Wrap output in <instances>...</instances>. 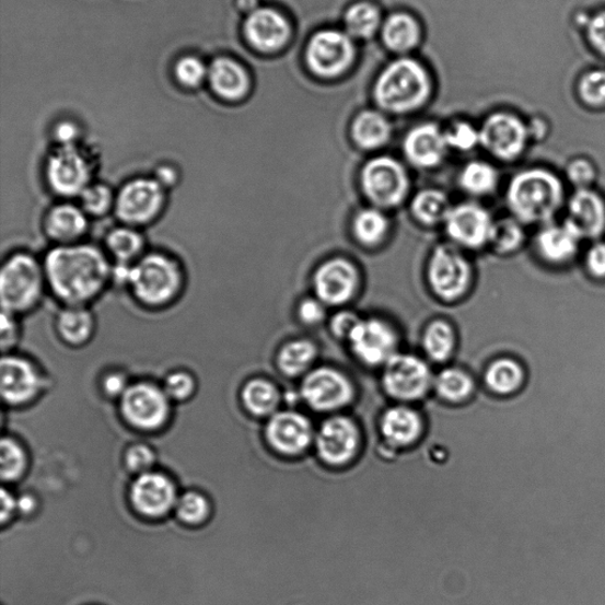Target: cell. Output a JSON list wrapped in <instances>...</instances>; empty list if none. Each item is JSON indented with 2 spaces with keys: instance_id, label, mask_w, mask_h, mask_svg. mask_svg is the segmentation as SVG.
Here are the masks:
<instances>
[{
  "instance_id": "6da1fadb",
  "label": "cell",
  "mask_w": 605,
  "mask_h": 605,
  "mask_svg": "<svg viewBox=\"0 0 605 605\" xmlns=\"http://www.w3.org/2000/svg\"><path fill=\"white\" fill-rule=\"evenodd\" d=\"M43 264L48 291L63 306H90L113 284V261L93 244L54 246Z\"/></svg>"
},
{
  "instance_id": "7a4b0ae2",
  "label": "cell",
  "mask_w": 605,
  "mask_h": 605,
  "mask_svg": "<svg viewBox=\"0 0 605 605\" xmlns=\"http://www.w3.org/2000/svg\"><path fill=\"white\" fill-rule=\"evenodd\" d=\"M434 93L432 72L420 58L395 56L379 72L373 103L383 113L405 116L430 106Z\"/></svg>"
},
{
  "instance_id": "3957f363",
  "label": "cell",
  "mask_w": 605,
  "mask_h": 605,
  "mask_svg": "<svg viewBox=\"0 0 605 605\" xmlns=\"http://www.w3.org/2000/svg\"><path fill=\"white\" fill-rule=\"evenodd\" d=\"M186 286L181 260L165 253H147L131 265L128 289L146 309L161 310L178 302Z\"/></svg>"
},
{
  "instance_id": "277c9868",
  "label": "cell",
  "mask_w": 605,
  "mask_h": 605,
  "mask_svg": "<svg viewBox=\"0 0 605 605\" xmlns=\"http://www.w3.org/2000/svg\"><path fill=\"white\" fill-rule=\"evenodd\" d=\"M565 187L552 172L534 168L516 174L508 190L513 214L525 224L548 223L562 206Z\"/></svg>"
},
{
  "instance_id": "5b68a950",
  "label": "cell",
  "mask_w": 605,
  "mask_h": 605,
  "mask_svg": "<svg viewBox=\"0 0 605 605\" xmlns=\"http://www.w3.org/2000/svg\"><path fill=\"white\" fill-rule=\"evenodd\" d=\"M48 291L43 259L25 251L10 255L0 272L3 312L22 317L34 312Z\"/></svg>"
},
{
  "instance_id": "8992f818",
  "label": "cell",
  "mask_w": 605,
  "mask_h": 605,
  "mask_svg": "<svg viewBox=\"0 0 605 605\" xmlns=\"http://www.w3.org/2000/svg\"><path fill=\"white\" fill-rule=\"evenodd\" d=\"M97 156L82 142L56 146L44 165V178L51 194L61 200H75L95 182Z\"/></svg>"
},
{
  "instance_id": "52a82bcc",
  "label": "cell",
  "mask_w": 605,
  "mask_h": 605,
  "mask_svg": "<svg viewBox=\"0 0 605 605\" xmlns=\"http://www.w3.org/2000/svg\"><path fill=\"white\" fill-rule=\"evenodd\" d=\"M360 46L342 27H324L310 36L304 50V63L319 80L334 82L345 79L356 68Z\"/></svg>"
},
{
  "instance_id": "ba28073f",
  "label": "cell",
  "mask_w": 605,
  "mask_h": 605,
  "mask_svg": "<svg viewBox=\"0 0 605 605\" xmlns=\"http://www.w3.org/2000/svg\"><path fill=\"white\" fill-rule=\"evenodd\" d=\"M167 191L153 176H138L116 190L114 214L121 225L142 230L154 224L165 212Z\"/></svg>"
},
{
  "instance_id": "9c48e42d",
  "label": "cell",
  "mask_w": 605,
  "mask_h": 605,
  "mask_svg": "<svg viewBox=\"0 0 605 605\" xmlns=\"http://www.w3.org/2000/svg\"><path fill=\"white\" fill-rule=\"evenodd\" d=\"M243 35L251 49L263 56H272L289 47L294 26L282 9L264 5L247 14Z\"/></svg>"
},
{
  "instance_id": "30bf717a",
  "label": "cell",
  "mask_w": 605,
  "mask_h": 605,
  "mask_svg": "<svg viewBox=\"0 0 605 605\" xmlns=\"http://www.w3.org/2000/svg\"><path fill=\"white\" fill-rule=\"evenodd\" d=\"M480 130V143L496 158L512 161L526 149L530 130L519 116L496 112L486 117Z\"/></svg>"
},
{
  "instance_id": "8fae6325",
  "label": "cell",
  "mask_w": 605,
  "mask_h": 605,
  "mask_svg": "<svg viewBox=\"0 0 605 605\" xmlns=\"http://www.w3.org/2000/svg\"><path fill=\"white\" fill-rule=\"evenodd\" d=\"M362 185L369 199L388 208L404 200L408 179L398 162L382 156L368 162L362 173Z\"/></svg>"
},
{
  "instance_id": "7c38bea8",
  "label": "cell",
  "mask_w": 605,
  "mask_h": 605,
  "mask_svg": "<svg viewBox=\"0 0 605 605\" xmlns=\"http://www.w3.org/2000/svg\"><path fill=\"white\" fill-rule=\"evenodd\" d=\"M123 410L132 426L140 430L153 431L168 418V397L151 383H137L125 393Z\"/></svg>"
},
{
  "instance_id": "4fadbf2b",
  "label": "cell",
  "mask_w": 605,
  "mask_h": 605,
  "mask_svg": "<svg viewBox=\"0 0 605 605\" xmlns=\"http://www.w3.org/2000/svg\"><path fill=\"white\" fill-rule=\"evenodd\" d=\"M91 228V218L73 200H61L47 211L43 231L55 246L83 243Z\"/></svg>"
},
{
  "instance_id": "5bb4252c",
  "label": "cell",
  "mask_w": 605,
  "mask_h": 605,
  "mask_svg": "<svg viewBox=\"0 0 605 605\" xmlns=\"http://www.w3.org/2000/svg\"><path fill=\"white\" fill-rule=\"evenodd\" d=\"M431 374L419 359L408 356H394L386 365L383 382L387 392L402 400H416L430 386Z\"/></svg>"
},
{
  "instance_id": "9a60e30c",
  "label": "cell",
  "mask_w": 605,
  "mask_h": 605,
  "mask_svg": "<svg viewBox=\"0 0 605 605\" xmlns=\"http://www.w3.org/2000/svg\"><path fill=\"white\" fill-rule=\"evenodd\" d=\"M470 269L466 259L449 246L439 247L430 264V282L440 298L454 300L469 283Z\"/></svg>"
},
{
  "instance_id": "2e32d148",
  "label": "cell",
  "mask_w": 605,
  "mask_h": 605,
  "mask_svg": "<svg viewBox=\"0 0 605 605\" xmlns=\"http://www.w3.org/2000/svg\"><path fill=\"white\" fill-rule=\"evenodd\" d=\"M302 393L310 406L327 411L346 406L351 400L352 388L342 374L322 368L305 379Z\"/></svg>"
},
{
  "instance_id": "e0dca14e",
  "label": "cell",
  "mask_w": 605,
  "mask_h": 605,
  "mask_svg": "<svg viewBox=\"0 0 605 605\" xmlns=\"http://www.w3.org/2000/svg\"><path fill=\"white\" fill-rule=\"evenodd\" d=\"M445 221L449 234L457 243L468 247H480L491 241L495 223L480 206H456Z\"/></svg>"
},
{
  "instance_id": "ac0fdd59",
  "label": "cell",
  "mask_w": 605,
  "mask_h": 605,
  "mask_svg": "<svg viewBox=\"0 0 605 605\" xmlns=\"http://www.w3.org/2000/svg\"><path fill=\"white\" fill-rule=\"evenodd\" d=\"M360 435L356 424L346 418H334L324 423L317 437L318 453L330 465H344L359 449Z\"/></svg>"
},
{
  "instance_id": "d6986e66",
  "label": "cell",
  "mask_w": 605,
  "mask_h": 605,
  "mask_svg": "<svg viewBox=\"0 0 605 605\" xmlns=\"http://www.w3.org/2000/svg\"><path fill=\"white\" fill-rule=\"evenodd\" d=\"M383 47L393 56H409L419 51L423 27L416 14L400 10L387 14L379 35Z\"/></svg>"
},
{
  "instance_id": "ffe728a7",
  "label": "cell",
  "mask_w": 605,
  "mask_h": 605,
  "mask_svg": "<svg viewBox=\"0 0 605 605\" xmlns=\"http://www.w3.org/2000/svg\"><path fill=\"white\" fill-rule=\"evenodd\" d=\"M2 395L12 405L24 404L38 393L39 374L33 362L13 353H4L0 364Z\"/></svg>"
},
{
  "instance_id": "44dd1931",
  "label": "cell",
  "mask_w": 605,
  "mask_h": 605,
  "mask_svg": "<svg viewBox=\"0 0 605 605\" xmlns=\"http://www.w3.org/2000/svg\"><path fill=\"white\" fill-rule=\"evenodd\" d=\"M349 339L353 351L368 364L388 362L394 357L395 334L380 321H361Z\"/></svg>"
},
{
  "instance_id": "7402d4cb",
  "label": "cell",
  "mask_w": 605,
  "mask_h": 605,
  "mask_svg": "<svg viewBox=\"0 0 605 605\" xmlns=\"http://www.w3.org/2000/svg\"><path fill=\"white\" fill-rule=\"evenodd\" d=\"M359 284L356 268L345 259L323 264L315 275V289L324 302L338 305L349 301Z\"/></svg>"
},
{
  "instance_id": "603a6c76",
  "label": "cell",
  "mask_w": 605,
  "mask_h": 605,
  "mask_svg": "<svg viewBox=\"0 0 605 605\" xmlns=\"http://www.w3.org/2000/svg\"><path fill=\"white\" fill-rule=\"evenodd\" d=\"M569 221L583 240H597L605 232V200L597 191L579 188L571 196Z\"/></svg>"
},
{
  "instance_id": "cb8c5ba5",
  "label": "cell",
  "mask_w": 605,
  "mask_h": 605,
  "mask_svg": "<svg viewBox=\"0 0 605 605\" xmlns=\"http://www.w3.org/2000/svg\"><path fill=\"white\" fill-rule=\"evenodd\" d=\"M172 481L159 474H144L131 487V501L144 515L161 516L175 505Z\"/></svg>"
},
{
  "instance_id": "d4e9b609",
  "label": "cell",
  "mask_w": 605,
  "mask_h": 605,
  "mask_svg": "<svg viewBox=\"0 0 605 605\" xmlns=\"http://www.w3.org/2000/svg\"><path fill=\"white\" fill-rule=\"evenodd\" d=\"M445 132L435 123L421 124L408 131L404 150L412 164L433 167L444 158L447 150Z\"/></svg>"
},
{
  "instance_id": "484cf974",
  "label": "cell",
  "mask_w": 605,
  "mask_h": 605,
  "mask_svg": "<svg viewBox=\"0 0 605 605\" xmlns=\"http://www.w3.org/2000/svg\"><path fill=\"white\" fill-rule=\"evenodd\" d=\"M270 444L280 453L293 455L303 452L312 441V427L296 412H280L268 424Z\"/></svg>"
},
{
  "instance_id": "4316f807",
  "label": "cell",
  "mask_w": 605,
  "mask_h": 605,
  "mask_svg": "<svg viewBox=\"0 0 605 605\" xmlns=\"http://www.w3.org/2000/svg\"><path fill=\"white\" fill-rule=\"evenodd\" d=\"M212 91L221 98L234 102L245 98L253 85L247 69L231 57H218L209 67Z\"/></svg>"
},
{
  "instance_id": "83f0119b",
  "label": "cell",
  "mask_w": 605,
  "mask_h": 605,
  "mask_svg": "<svg viewBox=\"0 0 605 605\" xmlns=\"http://www.w3.org/2000/svg\"><path fill=\"white\" fill-rule=\"evenodd\" d=\"M583 238L567 219L562 225L543 229L536 240L538 253L543 259L552 264H563L578 254Z\"/></svg>"
},
{
  "instance_id": "f1b7e54d",
  "label": "cell",
  "mask_w": 605,
  "mask_h": 605,
  "mask_svg": "<svg viewBox=\"0 0 605 605\" xmlns=\"http://www.w3.org/2000/svg\"><path fill=\"white\" fill-rule=\"evenodd\" d=\"M96 327V318L90 306H62L55 321L57 336L73 348L90 344Z\"/></svg>"
},
{
  "instance_id": "f546056e",
  "label": "cell",
  "mask_w": 605,
  "mask_h": 605,
  "mask_svg": "<svg viewBox=\"0 0 605 605\" xmlns=\"http://www.w3.org/2000/svg\"><path fill=\"white\" fill-rule=\"evenodd\" d=\"M386 14L373 0H357L344 14L341 27L358 43L379 37Z\"/></svg>"
},
{
  "instance_id": "4dcf8cb0",
  "label": "cell",
  "mask_w": 605,
  "mask_h": 605,
  "mask_svg": "<svg viewBox=\"0 0 605 605\" xmlns=\"http://www.w3.org/2000/svg\"><path fill=\"white\" fill-rule=\"evenodd\" d=\"M350 137L363 150H377L392 136V125L385 113L365 108L353 117L349 126Z\"/></svg>"
},
{
  "instance_id": "1f68e13d",
  "label": "cell",
  "mask_w": 605,
  "mask_h": 605,
  "mask_svg": "<svg viewBox=\"0 0 605 605\" xmlns=\"http://www.w3.org/2000/svg\"><path fill=\"white\" fill-rule=\"evenodd\" d=\"M103 249L113 264L135 265L147 254L146 238L140 229L120 225L106 234Z\"/></svg>"
},
{
  "instance_id": "d6a6232c",
  "label": "cell",
  "mask_w": 605,
  "mask_h": 605,
  "mask_svg": "<svg viewBox=\"0 0 605 605\" xmlns=\"http://www.w3.org/2000/svg\"><path fill=\"white\" fill-rule=\"evenodd\" d=\"M487 387L499 396L519 395L526 386L527 369L520 361L504 358L492 362L487 369Z\"/></svg>"
},
{
  "instance_id": "836d02e7",
  "label": "cell",
  "mask_w": 605,
  "mask_h": 605,
  "mask_svg": "<svg viewBox=\"0 0 605 605\" xmlns=\"http://www.w3.org/2000/svg\"><path fill=\"white\" fill-rule=\"evenodd\" d=\"M421 420L417 412L404 407L391 409L382 421L383 434L398 446L415 442L421 433Z\"/></svg>"
},
{
  "instance_id": "e575fe53",
  "label": "cell",
  "mask_w": 605,
  "mask_h": 605,
  "mask_svg": "<svg viewBox=\"0 0 605 605\" xmlns=\"http://www.w3.org/2000/svg\"><path fill=\"white\" fill-rule=\"evenodd\" d=\"M78 200L88 217L100 219L114 213L116 190L106 183L94 182L82 191Z\"/></svg>"
},
{
  "instance_id": "d590c367",
  "label": "cell",
  "mask_w": 605,
  "mask_h": 605,
  "mask_svg": "<svg viewBox=\"0 0 605 605\" xmlns=\"http://www.w3.org/2000/svg\"><path fill=\"white\" fill-rule=\"evenodd\" d=\"M245 406L256 416H268L279 400L278 392L270 382L254 380L247 383L243 392Z\"/></svg>"
},
{
  "instance_id": "8d00e7d4",
  "label": "cell",
  "mask_w": 605,
  "mask_h": 605,
  "mask_svg": "<svg viewBox=\"0 0 605 605\" xmlns=\"http://www.w3.org/2000/svg\"><path fill=\"white\" fill-rule=\"evenodd\" d=\"M412 212L424 224L446 220L451 212L450 202L440 190H424L412 201Z\"/></svg>"
},
{
  "instance_id": "74e56055",
  "label": "cell",
  "mask_w": 605,
  "mask_h": 605,
  "mask_svg": "<svg viewBox=\"0 0 605 605\" xmlns=\"http://www.w3.org/2000/svg\"><path fill=\"white\" fill-rule=\"evenodd\" d=\"M316 348L309 341H294L279 352L278 364L289 376L300 375L313 362Z\"/></svg>"
},
{
  "instance_id": "f35d334b",
  "label": "cell",
  "mask_w": 605,
  "mask_h": 605,
  "mask_svg": "<svg viewBox=\"0 0 605 605\" xmlns=\"http://www.w3.org/2000/svg\"><path fill=\"white\" fill-rule=\"evenodd\" d=\"M424 349L434 361H445L454 348V334L445 322H434L427 328L423 338Z\"/></svg>"
},
{
  "instance_id": "ab89813d",
  "label": "cell",
  "mask_w": 605,
  "mask_h": 605,
  "mask_svg": "<svg viewBox=\"0 0 605 605\" xmlns=\"http://www.w3.org/2000/svg\"><path fill=\"white\" fill-rule=\"evenodd\" d=\"M437 389L439 394L452 403H459L467 398L474 391V382L470 377L457 371V369H447L442 372L437 380Z\"/></svg>"
},
{
  "instance_id": "60d3db41",
  "label": "cell",
  "mask_w": 605,
  "mask_h": 605,
  "mask_svg": "<svg viewBox=\"0 0 605 605\" xmlns=\"http://www.w3.org/2000/svg\"><path fill=\"white\" fill-rule=\"evenodd\" d=\"M461 183L474 195L490 194L497 185V173L485 162H472L463 172Z\"/></svg>"
},
{
  "instance_id": "b9f144b4",
  "label": "cell",
  "mask_w": 605,
  "mask_h": 605,
  "mask_svg": "<svg viewBox=\"0 0 605 605\" xmlns=\"http://www.w3.org/2000/svg\"><path fill=\"white\" fill-rule=\"evenodd\" d=\"M524 238L525 234L519 221L503 219L495 223L490 242L498 253L509 254L520 248Z\"/></svg>"
},
{
  "instance_id": "7bdbcfd3",
  "label": "cell",
  "mask_w": 605,
  "mask_h": 605,
  "mask_svg": "<svg viewBox=\"0 0 605 605\" xmlns=\"http://www.w3.org/2000/svg\"><path fill=\"white\" fill-rule=\"evenodd\" d=\"M356 233L358 238L367 244L373 245L379 243L388 229L387 219L381 212L375 210H365L356 219Z\"/></svg>"
},
{
  "instance_id": "ee69618b",
  "label": "cell",
  "mask_w": 605,
  "mask_h": 605,
  "mask_svg": "<svg viewBox=\"0 0 605 605\" xmlns=\"http://www.w3.org/2000/svg\"><path fill=\"white\" fill-rule=\"evenodd\" d=\"M175 78L186 88H197L209 78V68L197 56H185L175 66Z\"/></svg>"
},
{
  "instance_id": "f6af8a7d",
  "label": "cell",
  "mask_w": 605,
  "mask_h": 605,
  "mask_svg": "<svg viewBox=\"0 0 605 605\" xmlns=\"http://www.w3.org/2000/svg\"><path fill=\"white\" fill-rule=\"evenodd\" d=\"M579 94L590 107L605 106V71L593 70L585 73L579 83Z\"/></svg>"
},
{
  "instance_id": "bcb514c9",
  "label": "cell",
  "mask_w": 605,
  "mask_h": 605,
  "mask_svg": "<svg viewBox=\"0 0 605 605\" xmlns=\"http://www.w3.org/2000/svg\"><path fill=\"white\" fill-rule=\"evenodd\" d=\"M0 454H2V459H0L2 472L0 474H2L3 480L11 481L20 478L25 467V455L18 442L3 439Z\"/></svg>"
},
{
  "instance_id": "7dc6e473",
  "label": "cell",
  "mask_w": 605,
  "mask_h": 605,
  "mask_svg": "<svg viewBox=\"0 0 605 605\" xmlns=\"http://www.w3.org/2000/svg\"><path fill=\"white\" fill-rule=\"evenodd\" d=\"M445 137L449 147L459 151L474 150L480 143V130L465 120L455 121L445 131Z\"/></svg>"
},
{
  "instance_id": "c3c4849f",
  "label": "cell",
  "mask_w": 605,
  "mask_h": 605,
  "mask_svg": "<svg viewBox=\"0 0 605 605\" xmlns=\"http://www.w3.org/2000/svg\"><path fill=\"white\" fill-rule=\"evenodd\" d=\"M209 503L199 493L189 492L184 495L176 503V512L181 519L188 524H199L208 519Z\"/></svg>"
},
{
  "instance_id": "681fc988",
  "label": "cell",
  "mask_w": 605,
  "mask_h": 605,
  "mask_svg": "<svg viewBox=\"0 0 605 605\" xmlns=\"http://www.w3.org/2000/svg\"><path fill=\"white\" fill-rule=\"evenodd\" d=\"M570 183L579 188H587L597 179V171L593 162L586 159H575L567 167Z\"/></svg>"
},
{
  "instance_id": "f907efd6",
  "label": "cell",
  "mask_w": 605,
  "mask_h": 605,
  "mask_svg": "<svg viewBox=\"0 0 605 605\" xmlns=\"http://www.w3.org/2000/svg\"><path fill=\"white\" fill-rule=\"evenodd\" d=\"M19 316L2 312V329H0V344L4 353H9L20 342L22 335L21 322Z\"/></svg>"
},
{
  "instance_id": "816d5d0a",
  "label": "cell",
  "mask_w": 605,
  "mask_h": 605,
  "mask_svg": "<svg viewBox=\"0 0 605 605\" xmlns=\"http://www.w3.org/2000/svg\"><path fill=\"white\" fill-rule=\"evenodd\" d=\"M194 389L195 380L186 372L172 373L165 382V393L176 400H184Z\"/></svg>"
},
{
  "instance_id": "f5cc1de1",
  "label": "cell",
  "mask_w": 605,
  "mask_h": 605,
  "mask_svg": "<svg viewBox=\"0 0 605 605\" xmlns=\"http://www.w3.org/2000/svg\"><path fill=\"white\" fill-rule=\"evenodd\" d=\"M127 464L131 470L142 475L149 474V469L154 464V454L147 446H135L127 454Z\"/></svg>"
},
{
  "instance_id": "db71d44e",
  "label": "cell",
  "mask_w": 605,
  "mask_h": 605,
  "mask_svg": "<svg viewBox=\"0 0 605 605\" xmlns=\"http://www.w3.org/2000/svg\"><path fill=\"white\" fill-rule=\"evenodd\" d=\"M587 38L592 46L605 55V11L595 14L586 23Z\"/></svg>"
},
{
  "instance_id": "11a10c76",
  "label": "cell",
  "mask_w": 605,
  "mask_h": 605,
  "mask_svg": "<svg viewBox=\"0 0 605 605\" xmlns=\"http://www.w3.org/2000/svg\"><path fill=\"white\" fill-rule=\"evenodd\" d=\"M585 264L590 275L600 279L605 278V242L595 243L589 248Z\"/></svg>"
},
{
  "instance_id": "9f6ffc18",
  "label": "cell",
  "mask_w": 605,
  "mask_h": 605,
  "mask_svg": "<svg viewBox=\"0 0 605 605\" xmlns=\"http://www.w3.org/2000/svg\"><path fill=\"white\" fill-rule=\"evenodd\" d=\"M56 146H68L81 142V130L77 124L65 121L58 124L54 131Z\"/></svg>"
},
{
  "instance_id": "6f0895ef",
  "label": "cell",
  "mask_w": 605,
  "mask_h": 605,
  "mask_svg": "<svg viewBox=\"0 0 605 605\" xmlns=\"http://www.w3.org/2000/svg\"><path fill=\"white\" fill-rule=\"evenodd\" d=\"M361 319L350 313L338 314L333 321V331L337 336L350 337L353 330L359 326Z\"/></svg>"
},
{
  "instance_id": "680465c9",
  "label": "cell",
  "mask_w": 605,
  "mask_h": 605,
  "mask_svg": "<svg viewBox=\"0 0 605 605\" xmlns=\"http://www.w3.org/2000/svg\"><path fill=\"white\" fill-rule=\"evenodd\" d=\"M153 178L162 187H165L167 190H170L179 184L181 174L171 165H160L156 168Z\"/></svg>"
},
{
  "instance_id": "91938a15",
  "label": "cell",
  "mask_w": 605,
  "mask_h": 605,
  "mask_svg": "<svg viewBox=\"0 0 605 605\" xmlns=\"http://www.w3.org/2000/svg\"><path fill=\"white\" fill-rule=\"evenodd\" d=\"M300 316L307 324H315L323 319V306L313 300H307L300 307Z\"/></svg>"
},
{
  "instance_id": "94428289",
  "label": "cell",
  "mask_w": 605,
  "mask_h": 605,
  "mask_svg": "<svg viewBox=\"0 0 605 605\" xmlns=\"http://www.w3.org/2000/svg\"><path fill=\"white\" fill-rule=\"evenodd\" d=\"M128 388L127 380L120 373L110 374L105 380V389L112 396L125 395Z\"/></svg>"
},
{
  "instance_id": "6125c7cd",
  "label": "cell",
  "mask_w": 605,
  "mask_h": 605,
  "mask_svg": "<svg viewBox=\"0 0 605 605\" xmlns=\"http://www.w3.org/2000/svg\"><path fill=\"white\" fill-rule=\"evenodd\" d=\"M18 508L16 501L5 490L2 492V522L11 516L14 509Z\"/></svg>"
},
{
  "instance_id": "be15d7a7",
  "label": "cell",
  "mask_w": 605,
  "mask_h": 605,
  "mask_svg": "<svg viewBox=\"0 0 605 605\" xmlns=\"http://www.w3.org/2000/svg\"><path fill=\"white\" fill-rule=\"evenodd\" d=\"M260 0H237V8L241 12L245 13L246 16L251 12H254L255 10L259 9Z\"/></svg>"
},
{
  "instance_id": "e7e4bbea",
  "label": "cell",
  "mask_w": 605,
  "mask_h": 605,
  "mask_svg": "<svg viewBox=\"0 0 605 605\" xmlns=\"http://www.w3.org/2000/svg\"><path fill=\"white\" fill-rule=\"evenodd\" d=\"M18 508L24 512H32L35 508V501L32 497L24 496L19 500Z\"/></svg>"
}]
</instances>
